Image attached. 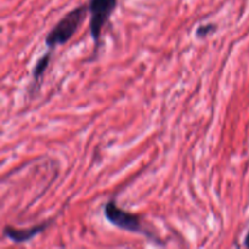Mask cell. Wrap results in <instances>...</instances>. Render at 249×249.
<instances>
[{"label": "cell", "mask_w": 249, "mask_h": 249, "mask_svg": "<svg viewBox=\"0 0 249 249\" xmlns=\"http://www.w3.org/2000/svg\"><path fill=\"white\" fill-rule=\"evenodd\" d=\"M50 60H51V51H50V49H49L48 53H44V55L41 56L38 61H36V66H34L33 72H32V77H33L34 82L38 83L39 80L41 79V77H43L44 73H45L46 68L49 67Z\"/></svg>", "instance_id": "obj_5"}, {"label": "cell", "mask_w": 249, "mask_h": 249, "mask_svg": "<svg viewBox=\"0 0 249 249\" xmlns=\"http://www.w3.org/2000/svg\"><path fill=\"white\" fill-rule=\"evenodd\" d=\"M104 215L112 225L124 231L155 238L156 236L143 226L142 220L138 214L122 209L114 201H109L104 207Z\"/></svg>", "instance_id": "obj_2"}, {"label": "cell", "mask_w": 249, "mask_h": 249, "mask_svg": "<svg viewBox=\"0 0 249 249\" xmlns=\"http://www.w3.org/2000/svg\"><path fill=\"white\" fill-rule=\"evenodd\" d=\"M49 225H50V221H45V223L32 226L29 229H19V230L18 229L12 228V226H5L4 236L15 243H24L31 241L32 238L38 236L39 233L44 232L48 229Z\"/></svg>", "instance_id": "obj_4"}, {"label": "cell", "mask_w": 249, "mask_h": 249, "mask_svg": "<svg viewBox=\"0 0 249 249\" xmlns=\"http://www.w3.org/2000/svg\"><path fill=\"white\" fill-rule=\"evenodd\" d=\"M118 0H89V29L90 36L94 40L95 49L100 46L102 31L117 9Z\"/></svg>", "instance_id": "obj_3"}, {"label": "cell", "mask_w": 249, "mask_h": 249, "mask_svg": "<svg viewBox=\"0 0 249 249\" xmlns=\"http://www.w3.org/2000/svg\"><path fill=\"white\" fill-rule=\"evenodd\" d=\"M88 11H89V6L88 4H84L67 12L46 34L45 45L48 46V49L53 50L56 46L63 45L70 39H72L87 17Z\"/></svg>", "instance_id": "obj_1"}, {"label": "cell", "mask_w": 249, "mask_h": 249, "mask_svg": "<svg viewBox=\"0 0 249 249\" xmlns=\"http://www.w3.org/2000/svg\"><path fill=\"white\" fill-rule=\"evenodd\" d=\"M216 29V26L214 23H208V24H203V26H199L197 28L196 34L197 36H207L214 32Z\"/></svg>", "instance_id": "obj_6"}, {"label": "cell", "mask_w": 249, "mask_h": 249, "mask_svg": "<svg viewBox=\"0 0 249 249\" xmlns=\"http://www.w3.org/2000/svg\"><path fill=\"white\" fill-rule=\"evenodd\" d=\"M245 246H246V247H249V232H248V235L246 236V240H245Z\"/></svg>", "instance_id": "obj_7"}]
</instances>
